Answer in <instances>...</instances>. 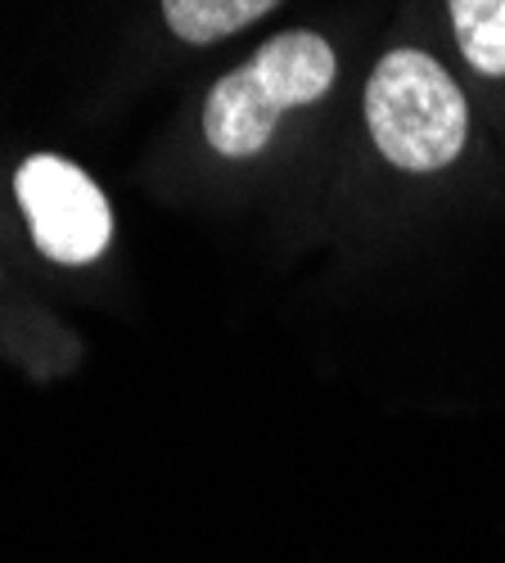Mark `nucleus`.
<instances>
[{
    "label": "nucleus",
    "instance_id": "f257e3e1",
    "mask_svg": "<svg viewBox=\"0 0 505 563\" xmlns=\"http://www.w3.org/2000/svg\"><path fill=\"white\" fill-rule=\"evenodd\" d=\"M334 51L316 32H281L262 51L226 73L204 100V135L226 158H253L266 150L285 109L311 104L334 86Z\"/></svg>",
    "mask_w": 505,
    "mask_h": 563
},
{
    "label": "nucleus",
    "instance_id": "f03ea898",
    "mask_svg": "<svg viewBox=\"0 0 505 563\" xmlns=\"http://www.w3.org/2000/svg\"><path fill=\"white\" fill-rule=\"evenodd\" d=\"M365 122L393 167L438 172L465 150L470 104L438 59L393 51L375 64L365 86Z\"/></svg>",
    "mask_w": 505,
    "mask_h": 563
},
{
    "label": "nucleus",
    "instance_id": "7ed1b4c3",
    "mask_svg": "<svg viewBox=\"0 0 505 563\" xmlns=\"http://www.w3.org/2000/svg\"><path fill=\"white\" fill-rule=\"evenodd\" d=\"M14 195L32 225L36 249L51 262L86 266L109 249L113 240L109 199L77 163L55 158V154L28 158L14 176Z\"/></svg>",
    "mask_w": 505,
    "mask_h": 563
},
{
    "label": "nucleus",
    "instance_id": "20e7f679",
    "mask_svg": "<svg viewBox=\"0 0 505 563\" xmlns=\"http://www.w3.org/2000/svg\"><path fill=\"white\" fill-rule=\"evenodd\" d=\"M275 5H281V0H163V19L180 41L212 45L221 36L257 23Z\"/></svg>",
    "mask_w": 505,
    "mask_h": 563
},
{
    "label": "nucleus",
    "instance_id": "39448f33",
    "mask_svg": "<svg viewBox=\"0 0 505 563\" xmlns=\"http://www.w3.org/2000/svg\"><path fill=\"white\" fill-rule=\"evenodd\" d=\"M455 45L483 77H505V0H447Z\"/></svg>",
    "mask_w": 505,
    "mask_h": 563
}]
</instances>
